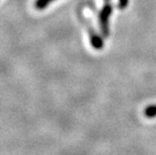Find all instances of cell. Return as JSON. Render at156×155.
Returning <instances> with one entry per match:
<instances>
[{
	"label": "cell",
	"mask_w": 156,
	"mask_h": 155,
	"mask_svg": "<svg viewBox=\"0 0 156 155\" xmlns=\"http://www.w3.org/2000/svg\"><path fill=\"white\" fill-rule=\"evenodd\" d=\"M55 0H36L35 1V8L37 9H44L49 3H51Z\"/></svg>",
	"instance_id": "2"
},
{
	"label": "cell",
	"mask_w": 156,
	"mask_h": 155,
	"mask_svg": "<svg viewBox=\"0 0 156 155\" xmlns=\"http://www.w3.org/2000/svg\"><path fill=\"white\" fill-rule=\"evenodd\" d=\"M112 11V8L110 5H107L105 6V8L103 9V11L101 13V16H100V19H101V25H102V28L104 30L105 33H107V24H108V18H109V15Z\"/></svg>",
	"instance_id": "1"
}]
</instances>
